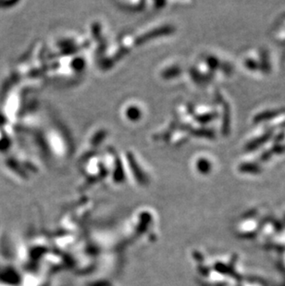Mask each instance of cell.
Segmentation results:
<instances>
[{
	"instance_id": "6da1fadb",
	"label": "cell",
	"mask_w": 285,
	"mask_h": 286,
	"mask_svg": "<svg viewBox=\"0 0 285 286\" xmlns=\"http://www.w3.org/2000/svg\"><path fill=\"white\" fill-rule=\"evenodd\" d=\"M198 166H199L200 172H208L209 171V163L205 161V160H200L199 163H198Z\"/></svg>"
}]
</instances>
